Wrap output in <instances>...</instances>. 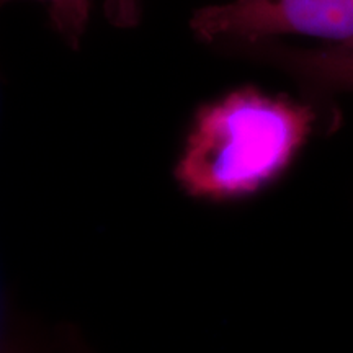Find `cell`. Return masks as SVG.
I'll return each mask as SVG.
<instances>
[{"instance_id":"1","label":"cell","mask_w":353,"mask_h":353,"mask_svg":"<svg viewBox=\"0 0 353 353\" xmlns=\"http://www.w3.org/2000/svg\"><path fill=\"white\" fill-rule=\"evenodd\" d=\"M314 125L311 105L252 85L234 88L193 113L175 164L176 183L208 203L259 195L288 172Z\"/></svg>"},{"instance_id":"2","label":"cell","mask_w":353,"mask_h":353,"mask_svg":"<svg viewBox=\"0 0 353 353\" xmlns=\"http://www.w3.org/2000/svg\"><path fill=\"white\" fill-rule=\"evenodd\" d=\"M190 30L218 48L299 34L353 52V0H229L196 10Z\"/></svg>"},{"instance_id":"3","label":"cell","mask_w":353,"mask_h":353,"mask_svg":"<svg viewBox=\"0 0 353 353\" xmlns=\"http://www.w3.org/2000/svg\"><path fill=\"white\" fill-rule=\"evenodd\" d=\"M234 52L285 70L304 85L317 90L353 92V52L341 48L303 50L285 46L275 39H262L237 44Z\"/></svg>"},{"instance_id":"4","label":"cell","mask_w":353,"mask_h":353,"mask_svg":"<svg viewBox=\"0 0 353 353\" xmlns=\"http://www.w3.org/2000/svg\"><path fill=\"white\" fill-rule=\"evenodd\" d=\"M48 7L52 28L70 46H77L90 19V0H37Z\"/></svg>"},{"instance_id":"5","label":"cell","mask_w":353,"mask_h":353,"mask_svg":"<svg viewBox=\"0 0 353 353\" xmlns=\"http://www.w3.org/2000/svg\"><path fill=\"white\" fill-rule=\"evenodd\" d=\"M103 12L112 25L118 28H132L141 20L143 0H105Z\"/></svg>"}]
</instances>
